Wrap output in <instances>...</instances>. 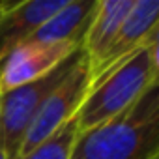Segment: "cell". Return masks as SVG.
I'll return each mask as SVG.
<instances>
[{"label": "cell", "instance_id": "4", "mask_svg": "<svg viewBox=\"0 0 159 159\" xmlns=\"http://www.w3.org/2000/svg\"><path fill=\"white\" fill-rule=\"evenodd\" d=\"M92 84L90 75V64L84 51H81L75 66L67 73V77L58 84V88L45 99L39 112L36 114L32 125L28 127L25 140L19 150V157L26 155L34 148H38L41 142H45L49 137H52L67 120H71L84 101L88 88ZM17 157V159H19Z\"/></svg>", "mask_w": 159, "mask_h": 159}, {"label": "cell", "instance_id": "3", "mask_svg": "<svg viewBox=\"0 0 159 159\" xmlns=\"http://www.w3.org/2000/svg\"><path fill=\"white\" fill-rule=\"evenodd\" d=\"M83 47L66 58L49 75L4 92L0 98V146L8 159H17L21 144L45 99L58 88L75 66Z\"/></svg>", "mask_w": 159, "mask_h": 159}, {"label": "cell", "instance_id": "1", "mask_svg": "<svg viewBox=\"0 0 159 159\" xmlns=\"http://www.w3.org/2000/svg\"><path fill=\"white\" fill-rule=\"evenodd\" d=\"M159 83V36L98 75L77 112L79 133L94 129L125 112Z\"/></svg>", "mask_w": 159, "mask_h": 159}, {"label": "cell", "instance_id": "9", "mask_svg": "<svg viewBox=\"0 0 159 159\" xmlns=\"http://www.w3.org/2000/svg\"><path fill=\"white\" fill-rule=\"evenodd\" d=\"M135 0H98L96 15L88 26L83 51L88 56V64L94 66L114 39L125 15Z\"/></svg>", "mask_w": 159, "mask_h": 159}, {"label": "cell", "instance_id": "11", "mask_svg": "<svg viewBox=\"0 0 159 159\" xmlns=\"http://www.w3.org/2000/svg\"><path fill=\"white\" fill-rule=\"evenodd\" d=\"M0 159H8L6 153H4V150H2V146H0Z\"/></svg>", "mask_w": 159, "mask_h": 159}, {"label": "cell", "instance_id": "2", "mask_svg": "<svg viewBox=\"0 0 159 159\" xmlns=\"http://www.w3.org/2000/svg\"><path fill=\"white\" fill-rule=\"evenodd\" d=\"M69 159H159V83L120 116L79 133Z\"/></svg>", "mask_w": 159, "mask_h": 159}, {"label": "cell", "instance_id": "6", "mask_svg": "<svg viewBox=\"0 0 159 159\" xmlns=\"http://www.w3.org/2000/svg\"><path fill=\"white\" fill-rule=\"evenodd\" d=\"M159 2L157 0H135L129 13L125 15L122 26L118 28L114 39L101 54V58L90 66L92 81L118 64L120 60L127 58L142 45H146L152 38L159 36Z\"/></svg>", "mask_w": 159, "mask_h": 159}, {"label": "cell", "instance_id": "12", "mask_svg": "<svg viewBox=\"0 0 159 159\" xmlns=\"http://www.w3.org/2000/svg\"><path fill=\"white\" fill-rule=\"evenodd\" d=\"M0 98H2V94H0Z\"/></svg>", "mask_w": 159, "mask_h": 159}, {"label": "cell", "instance_id": "5", "mask_svg": "<svg viewBox=\"0 0 159 159\" xmlns=\"http://www.w3.org/2000/svg\"><path fill=\"white\" fill-rule=\"evenodd\" d=\"M79 49L81 47L66 43L45 45L25 41L23 45L13 49L8 58L0 64V94L49 75Z\"/></svg>", "mask_w": 159, "mask_h": 159}, {"label": "cell", "instance_id": "7", "mask_svg": "<svg viewBox=\"0 0 159 159\" xmlns=\"http://www.w3.org/2000/svg\"><path fill=\"white\" fill-rule=\"evenodd\" d=\"M67 0H21L0 2V64L23 45Z\"/></svg>", "mask_w": 159, "mask_h": 159}, {"label": "cell", "instance_id": "10", "mask_svg": "<svg viewBox=\"0 0 159 159\" xmlns=\"http://www.w3.org/2000/svg\"><path fill=\"white\" fill-rule=\"evenodd\" d=\"M77 135H79V125H77V114H75L52 137H49L45 142H41L38 148H34L32 152H28L19 159H69Z\"/></svg>", "mask_w": 159, "mask_h": 159}, {"label": "cell", "instance_id": "8", "mask_svg": "<svg viewBox=\"0 0 159 159\" xmlns=\"http://www.w3.org/2000/svg\"><path fill=\"white\" fill-rule=\"evenodd\" d=\"M98 0H67V2L51 15L32 36L28 43H45V45H75L83 47L88 26L96 15Z\"/></svg>", "mask_w": 159, "mask_h": 159}]
</instances>
